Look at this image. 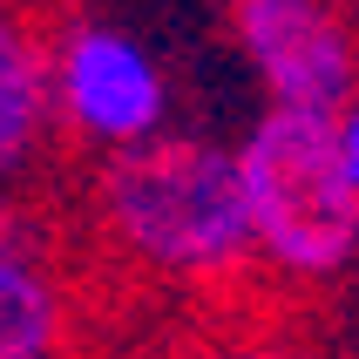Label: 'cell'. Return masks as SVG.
Listing matches in <instances>:
<instances>
[{
    "instance_id": "1",
    "label": "cell",
    "mask_w": 359,
    "mask_h": 359,
    "mask_svg": "<svg viewBox=\"0 0 359 359\" xmlns=\"http://www.w3.org/2000/svg\"><path fill=\"white\" fill-rule=\"evenodd\" d=\"M81 224L95 258L163 299H238L258 285V238L244 203L238 142L170 129V136L102 156L81 170Z\"/></svg>"
},
{
    "instance_id": "8",
    "label": "cell",
    "mask_w": 359,
    "mask_h": 359,
    "mask_svg": "<svg viewBox=\"0 0 359 359\" xmlns=\"http://www.w3.org/2000/svg\"><path fill=\"white\" fill-rule=\"evenodd\" d=\"M332 156H339L346 183H353V190H359V95L346 102L339 116H332Z\"/></svg>"
},
{
    "instance_id": "7",
    "label": "cell",
    "mask_w": 359,
    "mask_h": 359,
    "mask_svg": "<svg viewBox=\"0 0 359 359\" xmlns=\"http://www.w3.org/2000/svg\"><path fill=\"white\" fill-rule=\"evenodd\" d=\"M183 359H312L299 339H285V332H271V325H231V332H217V339L190 346Z\"/></svg>"
},
{
    "instance_id": "5",
    "label": "cell",
    "mask_w": 359,
    "mask_h": 359,
    "mask_svg": "<svg viewBox=\"0 0 359 359\" xmlns=\"http://www.w3.org/2000/svg\"><path fill=\"white\" fill-rule=\"evenodd\" d=\"M88 299L34 197L0 190V359H81Z\"/></svg>"
},
{
    "instance_id": "9",
    "label": "cell",
    "mask_w": 359,
    "mask_h": 359,
    "mask_svg": "<svg viewBox=\"0 0 359 359\" xmlns=\"http://www.w3.org/2000/svg\"><path fill=\"white\" fill-rule=\"evenodd\" d=\"M353 319H359V278H353Z\"/></svg>"
},
{
    "instance_id": "4",
    "label": "cell",
    "mask_w": 359,
    "mask_h": 359,
    "mask_svg": "<svg viewBox=\"0 0 359 359\" xmlns=\"http://www.w3.org/2000/svg\"><path fill=\"white\" fill-rule=\"evenodd\" d=\"M231 55L264 109L339 116L359 95V14L353 0H231Z\"/></svg>"
},
{
    "instance_id": "6",
    "label": "cell",
    "mask_w": 359,
    "mask_h": 359,
    "mask_svg": "<svg viewBox=\"0 0 359 359\" xmlns=\"http://www.w3.org/2000/svg\"><path fill=\"white\" fill-rule=\"evenodd\" d=\"M55 142H61V122H55L48 20L27 0H0V190L27 197L48 177Z\"/></svg>"
},
{
    "instance_id": "3",
    "label": "cell",
    "mask_w": 359,
    "mask_h": 359,
    "mask_svg": "<svg viewBox=\"0 0 359 359\" xmlns=\"http://www.w3.org/2000/svg\"><path fill=\"white\" fill-rule=\"evenodd\" d=\"M48 68H55L61 142L88 163L183 129L177 75L136 20L102 14V7H75V14L48 20Z\"/></svg>"
},
{
    "instance_id": "2",
    "label": "cell",
    "mask_w": 359,
    "mask_h": 359,
    "mask_svg": "<svg viewBox=\"0 0 359 359\" xmlns=\"http://www.w3.org/2000/svg\"><path fill=\"white\" fill-rule=\"evenodd\" d=\"M238 170L258 238V285L312 299L359 278V190L332 156V116L258 109L238 136Z\"/></svg>"
}]
</instances>
